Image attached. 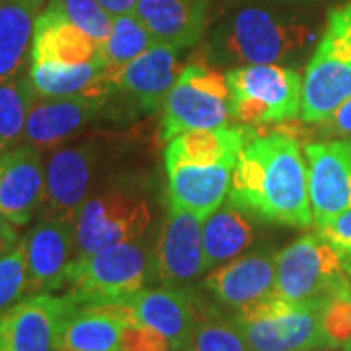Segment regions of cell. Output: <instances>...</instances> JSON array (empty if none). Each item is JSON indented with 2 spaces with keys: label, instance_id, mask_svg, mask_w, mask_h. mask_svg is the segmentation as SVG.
<instances>
[{
  "label": "cell",
  "instance_id": "cell-2",
  "mask_svg": "<svg viewBox=\"0 0 351 351\" xmlns=\"http://www.w3.org/2000/svg\"><path fill=\"white\" fill-rule=\"evenodd\" d=\"M248 127L197 129L174 137L164 151L170 205L207 219L228 195Z\"/></svg>",
  "mask_w": 351,
  "mask_h": 351
},
{
  "label": "cell",
  "instance_id": "cell-16",
  "mask_svg": "<svg viewBox=\"0 0 351 351\" xmlns=\"http://www.w3.org/2000/svg\"><path fill=\"white\" fill-rule=\"evenodd\" d=\"M178 53L164 43H154L137 59L110 78V96H123L131 108L143 113L162 110L164 98L180 76Z\"/></svg>",
  "mask_w": 351,
  "mask_h": 351
},
{
  "label": "cell",
  "instance_id": "cell-5",
  "mask_svg": "<svg viewBox=\"0 0 351 351\" xmlns=\"http://www.w3.org/2000/svg\"><path fill=\"white\" fill-rule=\"evenodd\" d=\"M351 98V0L330 10L304 71V123H320Z\"/></svg>",
  "mask_w": 351,
  "mask_h": 351
},
{
  "label": "cell",
  "instance_id": "cell-29",
  "mask_svg": "<svg viewBox=\"0 0 351 351\" xmlns=\"http://www.w3.org/2000/svg\"><path fill=\"white\" fill-rule=\"evenodd\" d=\"M27 295V263H25V239L14 244L0 256V313Z\"/></svg>",
  "mask_w": 351,
  "mask_h": 351
},
{
  "label": "cell",
  "instance_id": "cell-7",
  "mask_svg": "<svg viewBox=\"0 0 351 351\" xmlns=\"http://www.w3.org/2000/svg\"><path fill=\"white\" fill-rule=\"evenodd\" d=\"M152 279V254L135 242L115 244L75 258L66 269V295L76 302H123Z\"/></svg>",
  "mask_w": 351,
  "mask_h": 351
},
{
  "label": "cell",
  "instance_id": "cell-23",
  "mask_svg": "<svg viewBox=\"0 0 351 351\" xmlns=\"http://www.w3.org/2000/svg\"><path fill=\"white\" fill-rule=\"evenodd\" d=\"M213 0H137L133 14L156 43L191 49L207 29Z\"/></svg>",
  "mask_w": 351,
  "mask_h": 351
},
{
  "label": "cell",
  "instance_id": "cell-12",
  "mask_svg": "<svg viewBox=\"0 0 351 351\" xmlns=\"http://www.w3.org/2000/svg\"><path fill=\"white\" fill-rule=\"evenodd\" d=\"M203 223L199 215L170 205L152 252V279L168 287H186L205 271Z\"/></svg>",
  "mask_w": 351,
  "mask_h": 351
},
{
  "label": "cell",
  "instance_id": "cell-15",
  "mask_svg": "<svg viewBox=\"0 0 351 351\" xmlns=\"http://www.w3.org/2000/svg\"><path fill=\"white\" fill-rule=\"evenodd\" d=\"M135 324H145L170 341L172 350L184 351L197 324L203 299L188 287L141 289L123 301Z\"/></svg>",
  "mask_w": 351,
  "mask_h": 351
},
{
  "label": "cell",
  "instance_id": "cell-27",
  "mask_svg": "<svg viewBox=\"0 0 351 351\" xmlns=\"http://www.w3.org/2000/svg\"><path fill=\"white\" fill-rule=\"evenodd\" d=\"M154 43L156 41L152 39L151 32L143 25L135 14L129 12L115 16L112 20L110 36L100 45L110 78L133 59H137L138 55H143Z\"/></svg>",
  "mask_w": 351,
  "mask_h": 351
},
{
  "label": "cell",
  "instance_id": "cell-36",
  "mask_svg": "<svg viewBox=\"0 0 351 351\" xmlns=\"http://www.w3.org/2000/svg\"><path fill=\"white\" fill-rule=\"evenodd\" d=\"M100 4L106 8V12L110 14L112 18L121 16V14H129L135 10L137 0H100Z\"/></svg>",
  "mask_w": 351,
  "mask_h": 351
},
{
  "label": "cell",
  "instance_id": "cell-13",
  "mask_svg": "<svg viewBox=\"0 0 351 351\" xmlns=\"http://www.w3.org/2000/svg\"><path fill=\"white\" fill-rule=\"evenodd\" d=\"M316 228L351 209V135L304 147Z\"/></svg>",
  "mask_w": 351,
  "mask_h": 351
},
{
  "label": "cell",
  "instance_id": "cell-3",
  "mask_svg": "<svg viewBox=\"0 0 351 351\" xmlns=\"http://www.w3.org/2000/svg\"><path fill=\"white\" fill-rule=\"evenodd\" d=\"M313 38V29L295 14L269 4H246L219 18L199 57L223 66L291 63Z\"/></svg>",
  "mask_w": 351,
  "mask_h": 351
},
{
  "label": "cell",
  "instance_id": "cell-21",
  "mask_svg": "<svg viewBox=\"0 0 351 351\" xmlns=\"http://www.w3.org/2000/svg\"><path fill=\"white\" fill-rule=\"evenodd\" d=\"M24 239L27 295L63 289L66 269L75 260V225L41 219Z\"/></svg>",
  "mask_w": 351,
  "mask_h": 351
},
{
  "label": "cell",
  "instance_id": "cell-17",
  "mask_svg": "<svg viewBox=\"0 0 351 351\" xmlns=\"http://www.w3.org/2000/svg\"><path fill=\"white\" fill-rule=\"evenodd\" d=\"M45 164L41 149L22 143L0 154V211L14 226H25L41 209Z\"/></svg>",
  "mask_w": 351,
  "mask_h": 351
},
{
  "label": "cell",
  "instance_id": "cell-6",
  "mask_svg": "<svg viewBox=\"0 0 351 351\" xmlns=\"http://www.w3.org/2000/svg\"><path fill=\"white\" fill-rule=\"evenodd\" d=\"M230 117L240 125L287 123L302 112L304 76L283 64H244L226 73Z\"/></svg>",
  "mask_w": 351,
  "mask_h": 351
},
{
  "label": "cell",
  "instance_id": "cell-37",
  "mask_svg": "<svg viewBox=\"0 0 351 351\" xmlns=\"http://www.w3.org/2000/svg\"><path fill=\"white\" fill-rule=\"evenodd\" d=\"M346 269H348V276L351 279V260H346Z\"/></svg>",
  "mask_w": 351,
  "mask_h": 351
},
{
  "label": "cell",
  "instance_id": "cell-9",
  "mask_svg": "<svg viewBox=\"0 0 351 351\" xmlns=\"http://www.w3.org/2000/svg\"><path fill=\"white\" fill-rule=\"evenodd\" d=\"M350 285L346 258L318 232L304 234L277 252L274 297L311 301L338 295Z\"/></svg>",
  "mask_w": 351,
  "mask_h": 351
},
{
  "label": "cell",
  "instance_id": "cell-11",
  "mask_svg": "<svg viewBox=\"0 0 351 351\" xmlns=\"http://www.w3.org/2000/svg\"><path fill=\"white\" fill-rule=\"evenodd\" d=\"M104 149L106 143L100 137H86L51 151L45 164L41 219L75 225L84 201L92 193L96 174L104 162Z\"/></svg>",
  "mask_w": 351,
  "mask_h": 351
},
{
  "label": "cell",
  "instance_id": "cell-19",
  "mask_svg": "<svg viewBox=\"0 0 351 351\" xmlns=\"http://www.w3.org/2000/svg\"><path fill=\"white\" fill-rule=\"evenodd\" d=\"M131 324L135 320L123 302L88 304L75 301L59 324L53 351H119L123 334Z\"/></svg>",
  "mask_w": 351,
  "mask_h": 351
},
{
  "label": "cell",
  "instance_id": "cell-25",
  "mask_svg": "<svg viewBox=\"0 0 351 351\" xmlns=\"http://www.w3.org/2000/svg\"><path fill=\"white\" fill-rule=\"evenodd\" d=\"M254 242V226L237 205H221L203 223L205 271L240 256Z\"/></svg>",
  "mask_w": 351,
  "mask_h": 351
},
{
  "label": "cell",
  "instance_id": "cell-31",
  "mask_svg": "<svg viewBox=\"0 0 351 351\" xmlns=\"http://www.w3.org/2000/svg\"><path fill=\"white\" fill-rule=\"evenodd\" d=\"M351 285L326 302L322 328L330 350H346L351 341Z\"/></svg>",
  "mask_w": 351,
  "mask_h": 351
},
{
  "label": "cell",
  "instance_id": "cell-20",
  "mask_svg": "<svg viewBox=\"0 0 351 351\" xmlns=\"http://www.w3.org/2000/svg\"><path fill=\"white\" fill-rule=\"evenodd\" d=\"M108 96H38L25 123L24 141L43 149L61 147L106 108Z\"/></svg>",
  "mask_w": 351,
  "mask_h": 351
},
{
  "label": "cell",
  "instance_id": "cell-24",
  "mask_svg": "<svg viewBox=\"0 0 351 351\" xmlns=\"http://www.w3.org/2000/svg\"><path fill=\"white\" fill-rule=\"evenodd\" d=\"M38 10L34 0H0V84L29 63Z\"/></svg>",
  "mask_w": 351,
  "mask_h": 351
},
{
  "label": "cell",
  "instance_id": "cell-41",
  "mask_svg": "<svg viewBox=\"0 0 351 351\" xmlns=\"http://www.w3.org/2000/svg\"><path fill=\"white\" fill-rule=\"evenodd\" d=\"M281 2H293V0H281Z\"/></svg>",
  "mask_w": 351,
  "mask_h": 351
},
{
  "label": "cell",
  "instance_id": "cell-30",
  "mask_svg": "<svg viewBox=\"0 0 351 351\" xmlns=\"http://www.w3.org/2000/svg\"><path fill=\"white\" fill-rule=\"evenodd\" d=\"M49 4L59 8L69 20H73L100 45L110 36L113 18L106 12L100 0H49Z\"/></svg>",
  "mask_w": 351,
  "mask_h": 351
},
{
  "label": "cell",
  "instance_id": "cell-39",
  "mask_svg": "<svg viewBox=\"0 0 351 351\" xmlns=\"http://www.w3.org/2000/svg\"><path fill=\"white\" fill-rule=\"evenodd\" d=\"M34 2H36V4H39V6L43 4V0H34Z\"/></svg>",
  "mask_w": 351,
  "mask_h": 351
},
{
  "label": "cell",
  "instance_id": "cell-38",
  "mask_svg": "<svg viewBox=\"0 0 351 351\" xmlns=\"http://www.w3.org/2000/svg\"><path fill=\"white\" fill-rule=\"evenodd\" d=\"M302 351H334V350H302Z\"/></svg>",
  "mask_w": 351,
  "mask_h": 351
},
{
  "label": "cell",
  "instance_id": "cell-1",
  "mask_svg": "<svg viewBox=\"0 0 351 351\" xmlns=\"http://www.w3.org/2000/svg\"><path fill=\"white\" fill-rule=\"evenodd\" d=\"M228 203L267 223L313 226L308 164L301 143L281 131L248 137L232 172Z\"/></svg>",
  "mask_w": 351,
  "mask_h": 351
},
{
  "label": "cell",
  "instance_id": "cell-10",
  "mask_svg": "<svg viewBox=\"0 0 351 351\" xmlns=\"http://www.w3.org/2000/svg\"><path fill=\"white\" fill-rule=\"evenodd\" d=\"M151 207L138 193L110 188L90 193L75 223V258L135 242L151 225Z\"/></svg>",
  "mask_w": 351,
  "mask_h": 351
},
{
  "label": "cell",
  "instance_id": "cell-26",
  "mask_svg": "<svg viewBox=\"0 0 351 351\" xmlns=\"http://www.w3.org/2000/svg\"><path fill=\"white\" fill-rule=\"evenodd\" d=\"M36 98L38 92L27 73L0 84V154L24 138L27 115Z\"/></svg>",
  "mask_w": 351,
  "mask_h": 351
},
{
  "label": "cell",
  "instance_id": "cell-4",
  "mask_svg": "<svg viewBox=\"0 0 351 351\" xmlns=\"http://www.w3.org/2000/svg\"><path fill=\"white\" fill-rule=\"evenodd\" d=\"M328 299L285 301L269 295L234 311L230 320L254 351L330 350L322 328Z\"/></svg>",
  "mask_w": 351,
  "mask_h": 351
},
{
  "label": "cell",
  "instance_id": "cell-35",
  "mask_svg": "<svg viewBox=\"0 0 351 351\" xmlns=\"http://www.w3.org/2000/svg\"><path fill=\"white\" fill-rule=\"evenodd\" d=\"M18 240H20V237H18L16 226L0 211V256L10 250Z\"/></svg>",
  "mask_w": 351,
  "mask_h": 351
},
{
  "label": "cell",
  "instance_id": "cell-33",
  "mask_svg": "<svg viewBox=\"0 0 351 351\" xmlns=\"http://www.w3.org/2000/svg\"><path fill=\"white\" fill-rule=\"evenodd\" d=\"M318 234L330 242L346 260H351V209L341 211L326 225L318 226Z\"/></svg>",
  "mask_w": 351,
  "mask_h": 351
},
{
  "label": "cell",
  "instance_id": "cell-18",
  "mask_svg": "<svg viewBox=\"0 0 351 351\" xmlns=\"http://www.w3.org/2000/svg\"><path fill=\"white\" fill-rule=\"evenodd\" d=\"M276 267L277 252H250L213 267L203 279V287L221 306L239 311L271 295Z\"/></svg>",
  "mask_w": 351,
  "mask_h": 351
},
{
  "label": "cell",
  "instance_id": "cell-34",
  "mask_svg": "<svg viewBox=\"0 0 351 351\" xmlns=\"http://www.w3.org/2000/svg\"><path fill=\"white\" fill-rule=\"evenodd\" d=\"M314 125H318L316 135H320V137L336 138L351 135V98L343 101L328 119L320 121V123H314Z\"/></svg>",
  "mask_w": 351,
  "mask_h": 351
},
{
  "label": "cell",
  "instance_id": "cell-40",
  "mask_svg": "<svg viewBox=\"0 0 351 351\" xmlns=\"http://www.w3.org/2000/svg\"><path fill=\"white\" fill-rule=\"evenodd\" d=\"M350 291H351V289H350ZM343 351H351V341H350V346H348V348H346Z\"/></svg>",
  "mask_w": 351,
  "mask_h": 351
},
{
  "label": "cell",
  "instance_id": "cell-22",
  "mask_svg": "<svg viewBox=\"0 0 351 351\" xmlns=\"http://www.w3.org/2000/svg\"><path fill=\"white\" fill-rule=\"evenodd\" d=\"M100 43L69 20L59 8L47 4L38 14L32 38L29 63L36 64H86L100 61Z\"/></svg>",
  "mask_w": 351,
  "mask_h": 351
},
{
  "label": "cell",
  "instance_id": "cell-8",
  "mask_svg": "<svg viewBox=\"0 0 351 351\" xmlns=\"http://www.w3.org/2000/svg\"><path fill=\"white\" fill-rule=\"evenodd\" d=\"M160 137L164 143L197 129L228 125V84L213 64L191 63L182 73L164 98Z\"/></svg>",
  "mask_w": 351,
  "mask_h": 351
},
{
  "label": "cell",
  "instance_id": "cell-32",
  "mask_svg": "<svg viewBox=\"0 0 351 351\" xmlns=\"http://www.w3.org/2000/svg\"><path fill=\"white\" fill-rule=\"evenodd\" d=\"M119 351H172V346L160 332L145 324H131L123 334Z\"/></svg>",
  "mask_w": 351,
  "mask_h": 351
},
{
  "label": "cell",
  "instance_id": "cell-28",
  "mask_svg": "<svg viewBox=\"0 0 351 351\" xmlns=\"http://www.w3.org/2000/svg\"><path fill=\"white\" fill-rule=\"evenodd\" d=\"M184 351H254L239 326L203 301L197 324Z\"/></svg>",
  "mask_w": 351,
  "mask_h": 351
},
{
  "label": "cell",
  "instance_id": "cell-14",
  "mask_svg": "<svg viewBox=\"0 0 351 351\" xmlns=\"http://www.w3.org/2000/svg\"><path fill=\"white\" fill-rule=\"evenodd\" d=\"M73 302L69 295H25L0 313V351H53L59 324Z\"/></svg>",
  "mask_w": 351,
  "mask_h": 351
}]
</instances>
